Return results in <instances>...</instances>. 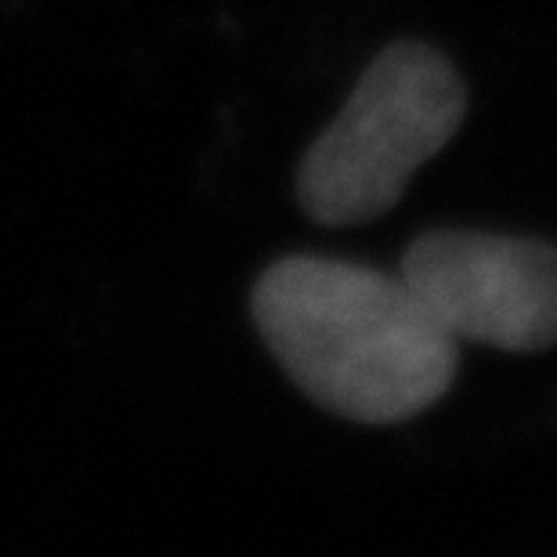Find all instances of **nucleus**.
Listing matches in <instances>:
<instances>
[{
  "label": "nucleus",
  "mask_w": 557,
  "mask_h": 557,
  "mask_svg": "<svg viewBox=\"0 0 557 557\" xmlns=\"http://www.w3.org/2000/svg\"><path fill=\"white\" fill-rule=\"evenodd\" d=\"M250 315L311 403L370 428L428 413L460 366V341L406 278L370 264L289 253L258 275Z\"/></svg>",
  "instance_id": "1"
},
{
  "label": "nucleus",
  "mask_w": 557,
  "mask_h": 557,
  "mask_svg": "<svg viewBox=\"0 0 557 557\" xmlns=\"http://www.w3.org/2000/svg\"><path fill=\"white\" fill-rule=\"evenodd\" d=\"M463 116L467 87L438 48L423 40L387 44L337 120L300 156V210L326 228L384 218L420 166L456 138Z\"/></svg>",
  "instance_id": "2"
},
{
  "label": "nucleus",
  "mask_w": 557,
  "mask_h": 557,
  "mask_svg": "<svg viewBox=\"0 0 557 557\" xmlns=\"http://www.w3.org/2000/svg\"><path fill=\"white\" fill-rule=\"evenodd\" d=\"M398 275L456 341L518 355L557 344L554 243L434 228L409 243Z\"/></svg>",
  "instance_id": "3"
}]
</instances>
